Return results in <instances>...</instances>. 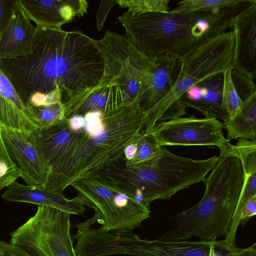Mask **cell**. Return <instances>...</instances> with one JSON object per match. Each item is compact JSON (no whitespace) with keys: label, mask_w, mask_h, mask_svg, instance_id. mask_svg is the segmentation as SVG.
<instances>
[{"label":"cell","mask_w":256,"mask_h":256,"mask_svg":"<svg viewBox=\"0 0 256 256\" xmlns=\"http://www.w3.org/2000/svg\"><path fill=\"white\" fill-rule=\"evenodd\" d=\"M0 95L10 100L19 108L24 112L25 111L24 105L15 92L9 80L0 70Z\"/></svg>","instance_id":"obj_29"},{"label":"cell","mask_w":256,"mask_h":256,"mask_svg":"<svg viewBox=\"0 0 256 256\" xmlns=\"http://www.w3.org/2000/svg\"><path fill=\"white\" fill-rule=\"evenodd\" d=\"M219 159L196 160L176 155L164 146L158 154L138 167L126 166L120 174L122 188L144 206L157 199L170 200L178 191L200 182Z\"/></svg>","instance_id":"obj_6"},{"label":"cell","mask_w":256,"mask_h":256,"mask_svg":"<svg viewBox=\"0 0 256 256\" xmlns=\"http://www.w3.org/2000/svg\"><path fill=\"white\" fill-rule=\"evenodd\" d=\"M2 198L9 202L30 203L38 206L51 207L70 214L80 215L86 210L84 205L74 198L68 199L62 193L37 186L23 185L16 180L7 187Z\"/></svg>","instance_id":"obj_15"},{"label":"cell","mask_w":256,"mask_h":256,"mask_svg":"<svg viewBox=\"0 0 256 256\" xmlns=\"http://www.w3.org/2000/svg\"><path fill=\"white\" fill-rule=\"evenodd\" d=\"M22 68L34 94H57L64 108L100 84L104 60L97 40L82 31L38 28Z\"/></svg>","instance_id":"obj_1"},{"label":"cell","mask_w":256,"mask_h":256,"mask_svg":"<svg viewBox=\"0 0 256 256\" xmlns=\"http://www.w3.org/2000/svg\"><path fill=\"white\" fill-rule=\"evenodd\" d=\"M135 153L132 158L125 161L122 160L127 166L138 167L152 160L156 156L160 148L157 143L153 132L142 134L134 142Z\"/></svg>","instance_id":"obj_23"},{"label":"cell","mask_w":256,"mask_h":256,"mask_svg":"<svg viewBox=\"0 0 256 256\" xmlns=\"http://www.w3.org/2000/svg\"><path fill=\"white\" fill-rule=\"evenodd\" d=\"M238 56L236 29L209 38L178 60V72L172 87L162 102L146 114L144 131H153L157 122L180 117L186 114L181 100L186 92L202 80L232 70Z\"/></svg>","instance_id":"obj_5"},{"label":"cell","mask_w":256,"mask_h":256,"mask_svg":"<svg viewBox=\"0 0 256 256\" xmlns=\"http://www.w3.org/2000/svg\"><path fill=\"white\" fill-rule=\"evenodd\" d=\"M0 124L5 126L30 132L36 129L25 112L10 100L0 95Z\"/></svg>","instance_id":"obj_22"},{"label":"cell","mask_w":256,"mask_h":256,"mask_svg":"<svg viewBox=\"0 0 256 256\" xmlns=\"http://www.w3.org/2000/svg\"><path fill=\"white\" fill-rule=\"evenodd\" d=\"M256 214V196L248 200L245 205L240 216V226H244L250 218Z\"/></svg>","instance_id":"obj_32"},{"label":"cell","mask_w":256,"mask_h":256,"mask_svg":"<svg viewBox=\"0 0 256 256\" xmlns=\"http://www.w3.org/2000/svg\"><path fill=\"white\" fill-rule=\"evenodd\" d=\"M232 77L237 92L242 101L256 94L255 79L242 69L235 66L232 70Z\"/></svg>","instance_id":"obj_27"},{"label":"cell","mask_w":256,"mask_h":256,"mask_svg":"<svg viewBox=\"0 0 256 256\" xmlns=\"http://www.w3.org/2000/svg\"><path fill=\"white\" fill-rule=\"evenodd\" d=\"M222 128V122L214 118L191 115L157 123L152 132L159 146H214L220 152H226L235 146L224 137Z\"/></svg>","instance_id":"obj_10"},{"label":"cell","mask_w":256,"mask_h":256,"mask_svg":"<svg viewBox=\"0 0 256 256\" xmlns=\"http://www.w3.org/2000/svg\"><path fill=\"white\" fill-rule=\"evenodd\" d=\"M70 214L46 206L10 234V243L31 256H77L73 246Z\"/></svg>","instance_id":"obj_8"},{"label":"cell","mask_w":256,"mask_h":256,"mask_svg":"<svg viewBox=\"0 0 256 256\" xmlns=\"http://www.w3.org/2000/svg\"><path fill=\"white\" fill-rule=\"evenodd\" d=\"M232 69L226 70L224 74L222 108L229 118L234 117L240 110L242 101L239 96L232 77Z\"/></svg>","instance_id":"obj_25"},{"label":"cell","mask_w":256,"mask_h":256,"mask_svg":"<svg viewBox=\"0 0 256 256\" xmlns=\"http://www.w3.org/2000/svg\"><path fill=\"white\" fill-rule=\"evenodd\" d=\"M69 120L65 118L48 128L36 129L29 134L28 140L38 152L47 170L46 180L66 164L91 136L84 129L72 130Z\"/></svg>","instance_id":"obj_11"},{"label":"cell","mask_w":256,"mask_h":256,"mask_svg":"<svg viewBox=\"0 0 256 256\" xmlns=\"http://www.w3.org/2000/svg\"><path fill=\"white\" fill-rule=\"evenodd\" d=\"M30 132L0 124V140L26 185L43 188L48 172L34 146L28 140Z\"/></svg>","instance_id":"obj_12"},{"label":"cell","mask_w":256,"mask_h":256,"mask_svg":"<svg viewBox=\"0 0 256 256\" xmlns=\"http://www.w3.org/2000/svg\"><path fill=\"white\" fill-rule=\"evenodd\" d=\"M20 177V173L0 140V190Z\"/></svg>","instance_id":"obj_28"},{"label":"cell","mask_w":256,"mask_h":256,"mask_svg":"<svg viewBox=\"0 0 256 256\" xmlns=\"http://www.w3.org/2000/svg\"><path fill=\"white\" fill-rule=\"evenodd\" d=\"M236 146L242 164L244 180L228 232L224 240L228 247L236 246V234L242 210L248 200L256 196V140L240 138Z\"/></svg>","instance_id":"obj_17"},{"label":"cell","mask_w":256,"mask_h":256,"mask_svg":"<svg viewBox=\"0 0 256 256\" xmlns=\"http://www.w3.org/2000/svg\"><path fill=\"white\" fill-rule=\"evenodd\" d=\"M118 20L132 46L150 60L164 53L180 59L221 33L217 20L210 11L178 14L170 10L142 14L127 10Z\"/></svg>","instance_id":"obj_3"},{"label":"cell","mask_w":256,"mask_h":256,"mask_svg":"<svg viewBox=\"0 0 256 256\" xmlns=\"http://www.w3.org/2000/svg\"><path fill=\"white\" fill-rule=\"evenodd\" d=\"M78 202L100 214V227L106 232L131 230L150 216V207L138 202L114 184L94 174L71 184Z\"/></svg>","instance_id":"obj_7"},{"label":"cell","mask_w":256,"mask_h":256,"mask_svg":"<svg viewBox=\"0 0 256 256\" xmlns=\"http://www.w3.org/2000/svg\"><path fill=\"white\" fill-rule=\"evenodd\" d=\"M178 60L174 55L164 53L152 60L148 88L139 104L146 114L162 102L172 87Z\"/></svg>","instance_id":"obj_18"},{"label":"cell","mask_w":256,"mask_h":256,"mask_svg":"<svg viewBox=\"0 0 256 256\" xmlns=\"http://www.w3.org/2000/svg\"><path fill=\"white\" fill-rule=\"evenodd\" d=\"M246 1L247 0H185L178 2L177 6L170 11L174 14H184L236 6Z\"/></svg>","instance_id":"obj_24"},{"label":"cell","mask_w":256,"mask_h":256,"mask_svg":"<svg viewBox=\"0 0 256 256\" xmlns=\"http://www.w3.org/2000/svg\"><path fill=\"white\" fill-rule=\"evenodd\" d=\"M0 256H31L26 251L11 243L0 240Z\"/></svg>","instance_id":"obj_31"},{"label":"cell","mask_w":256,"mask_h":256,"mask_svg":"<svg viewBox=\"0 0 256 256\" xmlns=\"http://www.w3.org/2000/svg\"><path fill=\"white\" fill-rule=\"evenodd\" d=\"M236 246L228 247L224 240H168L142 239L131 230L118 231L110 240L112 254L136 256H235Z\"/></svg>","instance_id":"obj_9"},{"label":"cell","mask_w":256,"mask_h":256,"mask_svg":"<svg viewBox=\"0 0 256 256\" xmlns=\"http://www.w3.org/2000/svg\"><path fill=\"white\" fill-rule=\"evenodd\" d=\"M146 112L137 103L103 118L104 129L90 136L74 156L47 179L44 188L62 193L68 186L112 165L143 133Z\"/></svg>","instance_id":"obj_4"},{"label":"cell","mask_w":256,"mask_h":256,"mask_svg":"<svg viewBox=\"0 0 256 256\" xmlns=\"http://www.w3.org/2000/svg\"><path fill=\"white\" fill-rule=\"evenodd\" d=\"M222 124L228 131L227 140H256V94L243 100L236 116Z\"/></svg>","instance_id":"obj_20"},{"label":"cell","mask_w":256,"mask_h":256,"mask_svg":"<svg viewBox=\"0 0 256 256\" xmlns=\"http://www.w3.org/2000/svg\"><path fill=\"white\" fill-rule=\"evenodd\" d=\"M24 112L36 129L48 128L66 118L64 106L60 102L40 106L27 105Z\"/></svg>","instance_id":"obj_21"},{"label":"cell","mask_w":256,"mask_h":256,"mask_svg":"<svg viewBox=\"0 0 256 256\" xmlns=\"http://www.w3.org/2000/svg\"><path fill=\"white\" fill-rule=\"evenodd\" d=\"M69 125L70 128L74 130H83L85 125V118L84 116L76 115L69 120Z\"/></svg>","instance_id":"obj_34"},{"label":"cell","mask_w":256,"mask_h":256,"mask_svg":"<svg viewBox=\"0 0 256 256\" xmlns=\"http://www.w3.org/2000/svg\"><path fill=\"white\" fill-rule=\"evenodd\" d=\"M26 14L37 28L62 29V25L87 12L84 0H18Z\"/></svg>","instance_id":"obj_13"},{"label":"cell","mask_w":256,"mask_h":256,"mask_svg":"<svg viewBox=\"0 0 256 256\" xmlns=\"http://www.w3.org/2000/svg\"><path fill=\"white\" fill-rule=\"evenodd\" d=\"M117 4L116 0H102L96 13V27L98 31L101 30L104 26V22L111 8Z\"/></svg>","instance_id":"obj_30"},{"label":"cell","mask_w":256,"mask_h":256,"mask_svg":"<svg viewBox=\"0 0 256 256\" xmlns=\"http://www.w3.org/2000/svg\"><path fill=\"white\" fill-rule=\"evenodd\" d=\"M238 34L236 66L256 77V0H250L236 16L234 26Z\"/></svg>","instance_id":"obj_19"},{"label":"cell","mask_w":256,"mask_h":256,"mask_svg":"<svg viewBox=\"0 0 256 256\" xmlns=\"http://www.w3.org/2000/svg\"><path fill=\"white\" fill-rule=\"evenodd\" d=\"M37 30L18 0H13L6 22L0 32V58H14L28 54Z\"/></svg>","instance_id":"obj_14"},{"label":"cell","mask_w":256,"mask_h":256,"mask_svg":"<svg viewBox=\"0 0 256 256\" xmlns=\"http://www.w3.org/2000/svg\"><path fill=\"white\" fill-rule=\"evenodd\" d=\"M13 0H0V32L8 16Z\"/></svg>","instance_id":"obj_33"},{"label":"cell","mask_w":256,"mask_h":256,"mask_svg":"<svg viewBox=\"0 0 256 256\" xmlns=\"http://www.w3.org/2000/svg\"><path fill=\"white\" fill-rule=\"evenodd\" d=\"M223 73L208 78L189 88L181 100L185 108H195L205 117L226 122L229 117L222 106Z\"/></svg>","instance_id":"obj_16"},{"label":"cell","mask_w":256,"mask_h":256,"mask_svg":"<svg viewBox=\"0 0 256 256\" xmlns=\"http://www.w3.org/2000/svg\"><path fill=\"white\" fill-rule=\"evenodd\" d=\"M120 6L128 8L134 14L166 12L170 10L169 0H116Z\"/></svg>","instance_id":"obj_26"},{"label":"cell","mask_w":256,"mask_h":256,"mask_svg":"<svg viewBox=\"0 0 256 256\" xmlns=\"http://www.w3.org/2000/svg\"><path fill=\"white\" fill-rule=\"evenodd\" d=\"M204 183L200 200L176 215V226L160 238L188 240L196 237L214 241L228 232L244 180V172L236 148L220 152L219 159Z\"/></svg>","instance_id":"obj_2"}]
</instances>
